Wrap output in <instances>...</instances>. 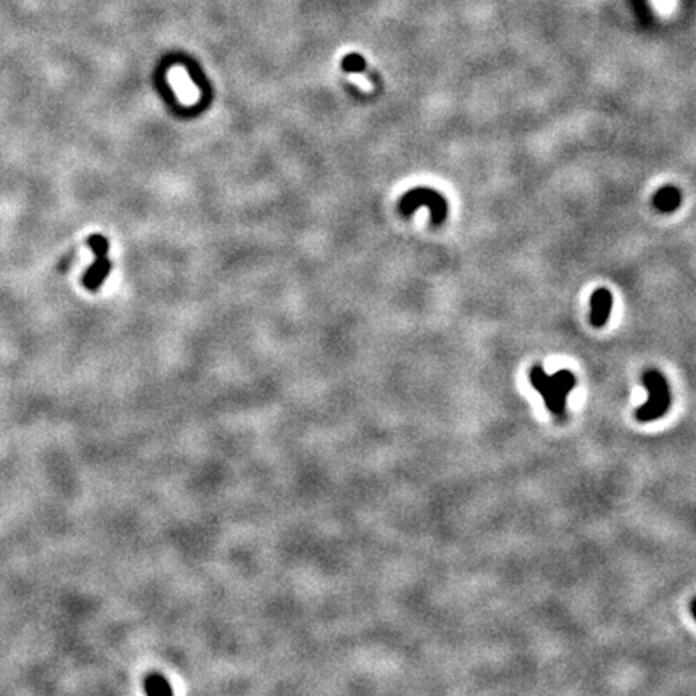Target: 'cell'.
Returning a JSON list of instances; mask_svg holds the SVG:
<instances>
[{
  "label": "cell",
  "instance_id": "obj_1",
  "mask_svg": "<svg viewBox=\"0 0 696 696\" xmlns=\"http://www.w3.org/2000/svg\"><path fill=\"white\" fill-rule=\"evenodd\" d=\"M529 381L532 387L542 395L545 406L556 418H562L566 413L567 397L577 386L575 375L567 369H560L555 374H548L543 366L535 364L529 371Z\"/></svg>",
  "mask_w": 696,
  "mask_h": 696
},
{
  "label": "cell",
  "instance_id": "obj_2",
  "mask_svg": "<svg viewBox=\"0 0 696 696\" xmlns=\"http://www.w3.org/2000/svg\"><path fill=\"white\" fill-rule=\"evenodd\" d=\"M642 384L648 390V401L635 411L638 423H653L666 416L672 405L671 387L658 369H647L642 374Z\"/></svg>",
  "mask_w": 696,
  "mask_h": 696
},
{
  "label": "cell",
  "instance_id": "obj_3",
  "mask_svg": "<svg viewBox=\"0 0 696 696\" xmlns=\"http://www.w3.org/2000/svg\"><path fill=\"white\" fill-rule=\"evenodd\" d=\"M419 207H427L430 210V216H432V223L435 226H437V224H442L443 219L447 218L448 213L447 200L443 199L437 190L418 187V189L406 192V194L401 197L400 212L403 214H406V216L414 213Z\"/></svg>",
  "mask_w": 696,
  "mask_h": 696
},
{
  "label": "cell",
  "instance_id": "obj_4",
  "mask_svg": "<svg viewBox=\"0 0 696 696\" xmlns=\"http://www.w3.org/2000/svg\"><path fill=\"white\" fill-rule=\"evenodd\" d=\"M87 245L95 253V263L87 269L84 277H82V282H84V287L89 288V290H99L105 279L108 277L110 271H112V263L108 260L110 245L107 237L100 234L90 236L87 239Z\"/></svg>",
  "mask_w": 696,
  "mask_h": 696
},
{
  "label": "cell",
  "instance_id": "obj_5",
  "mask_svg": "<svg viewBox=\"0 0 696 696\" xmlns=\"http://www.w3.org/2000/svg\"><path fill=\"white\" fill-rule=\"evenodd\" d=\"M612 294L608 288H597L590 297V323L593 327H603L611 318Z\"/></svg>",
  "mask_w": 696,
  "mask_h": 696
},
{
  "label": "cell",
  "instance_id": "obj_6",
  "mask_svg": "<svg viewBox=\"0 0 696 696\" xmlns=\"http://www.w3.org/2000/svg\"><path fill=\"white\" fill-rule=\"evenodd\" d=\"M682 194L674 186H666L659 189L653 197V207L659 213H672L680 207Z\"/></svg>",
  "mask_w": 696,
  "mask_h": 696
},
{
  "label": "cell",
  "instance_id": "obj_7",
  "mask_svg": "<svg viewBox=\"0 0 696 696\" xmlns=\"http://www.w3.org/2000/svg\"><path fill=\"white\" fill-rule=\"evenodd\" d=\"M366 68V63L363 58L360 57V55H348V57L343 58V70L345 71H351V73H360V71H364Z\"/></svg>",
  "mask_w": 696,
  "mask_h": 696
},
{
  "label": "cell",
  "instance_id": "obj_8",
  "mask_svg": "<svg viewBox=\"0 0 696 696\" xmlns=\"http://www.w3.org/2000/svg\"><path fill=\"white\" fill-rule=\"evenodd\" d=\"M147 691L149 693H164V691H169L166 682L163 679H158V677H152V679L147 680Z\"/></svg>",
  "mask_w": 696,
  "mask_h": 696
},
{
  "label": "cell",
  "instance_id": "obj_9",
  "mask_svg": "<svg viewBox=\"0 0 696 696\" xmlns=\"http://www.w3.org/2000/svg\"><path fill=\"white\" fill-rule=\"evenodd\" d=\"M690 612H691V616H693V619L696 621V598L691 599V603H690Z\"/></svg>",
  "mask_w": 696,
  "mask_h": 696
}]
</instances>
